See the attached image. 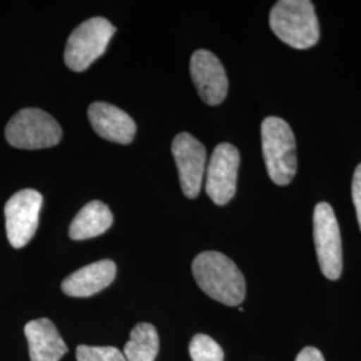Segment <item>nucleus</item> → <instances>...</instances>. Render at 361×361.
I'll return each mask as SVG.
<instances>
[{"mask_svg":"<svg viewBox=\"0 0 361 361\" xmlns=\"http://www.w3.org/2000/svg\"><path fill=\"white\" fill-rule=\"evenodd\" d=\"M192 271L198 286L221 304L237 307L245 300L244 274L225 255L202 252L194 258Z\"/></svg>","mask_w":361,"mask_h":361,"instance_id":"nucleus-1","label":"nucleus"},{"mask_svg":"<svg viewBox=\"0 0 361 361\" xmlns=\"http://www.w3.org/2000/svg\"><path fill=\"white\" fill-rule=\"evenodd\" d=\"M276 37L297 50L313 47L320 39V27L310 0H280L269 15Z\"/></svg>","mask_w":361,"mask_h":361,"instance_id":"nucleus-2","label":"nucleus"},{"mask_svg":"<svg viewBox=\"0 0 361 361\" xmlns=\"http://www.w3.org/2000/svg\"><path fill=\"white\" fill-rule=\"evenodd\" d=\"M262 153L271 180L285 186L297 171L296 140L290 126L279 116H268L261 125Z\"/></svg>","mask_w":361,"mask_h":361,"instance_id":"nucleus-3","label":"nucleus"},{"mask_svg":"<svg viewBox=\"0 0 361 361\" xmlns=\"http://www.w3.org/2000/svg\"><path fill=\"white\" fill-rule=\"evenodd\" d=\"M6 140L16 149H47L61 142L62 129L49 113L40 109H23L10 119Z\"/></svg>","mask_w":361,"mask_h":361,"instance_id":"nucleus-4","label":"nucleus"},{"mask_svg":"<svg viewBox=\"0 0 361 361\" xmlns=\"http://www.w3.org/2000/svg\"><path fill=\"white\" fill-rule=\"evenodd\" d=\"M116 28L104 18H91L71 32L65 50L66 66L82 73L104 55Z\"/></svg>","mask_w":361,"mask_h":361,"instance_id":"nucleus-5","label":"nucleus"},{"mask_svg":"<svg viewBox=\"0 0 361 361\" xmlns=\"http://www.w3.org/2000/svg\"><path fill=\"white\" fill-rule=\"evenodd\" d=\"M313 237L324 276L329 280H337L343 271L341 235L335 212L328 202H320L314 207Z\"/></svg>","mask_w":361,"mask_h":361,"instance_id":"nucleus-6","label":"nucleus"},{"mask_svg":"<svg viewBox=\"0 0 361 361\" xmlns=\"http://www.w3.org/2000/svg\"><path fill=\"white\" fill-rule=\"evenodd\" d=\"M42 205L43 197L34 189L20 190L7 201L4 207L6 231L15 249L26 246L35 235Z\"/></svg>","mask_w":361,"mask_h":361,"instance_id":"nucleus-7","label":"nucleus"},{"mask_svg":"<svg viewBox=\"0 0 361 361\" xmlns=\"http://www.w3.org/2000/svg\"><path fill=\"white\" fill-rule=\"evenodd\" d=\"M240 153L231 143H219L207 168V194L216 205H226L235 194Z\"/></svg>","mask_w":361,"mask_h":361,"instance_id":"nucleus-8","label":"nucleus"},{"mask_svg":"<svg viewBox=\"0 0 361 361\" xmlns=\"http://www.w3.org/2000/svg\"><path fill=\"white\" fill-rule=\"evenodd\" d=\"M171 153L180 173L182 192L197 198L207 171V149L189 133H180L171 145Z\"/></svg>","mask_w":361,"mask_h":361,"instance_id":"nucleus-9","label":"nucleus"},{"mask_svg":"<svg viewBox=\"0 0 361 361\" xmlns=\"http://www.w3.org/2000/svg\"><path fill=\"white\" fill-rule=\"evenodd\" d=\"M190 75L201 99L209 106L222 104L229 82L219 58L207 50H197L190 59Z\"/></svg>","mask_w":361,"mask_h":361,"instance_id":"nucleus-10","label":"nucleus"},{"mask_svg":"<svg viewBox=\"0 0 361 361\" xmlns=\"http://www.w3.org/2000/svg\"><path fill=\"white\" fill-rule=\"evenodd\" d=\"M89 119L95 133L110 142L129 145L137 131L134 119L116 107L106 102H95L89 107Z\"/></svg>","mask_w":361,"mask_h":361,"instance_id":"nucleus-11","label":"nucleus"},{"mask_svg":"<svg viewBox=\"0 0 361 361\" xmlns=\"http://www.w3.org/2000/svg\"><path fill=\"white\" fill-rule=\"evenodd\" d=\"M116 267L111 259L97 261L70 274L62 290L70 297H90L99 293L116 279Z\"/></svg>","mask_w":361,"mask_h":361,"instance_id":"nucleus-12","label":"nucleus"},{"mask_svg":"<svg viewBox=\"0 0 361 361\" xmlns=\"http://www.w3.org/2000/svg\"><path fill=\"white\" fill-rule=\"evenodd\" d=\"M25 335L31 361H59L68 352L55 324L49 319H38L26 324Z\"/></svg>","mask_w":361,"mask_h":361,"instance_id":"nucleus-13","label":"nucleus"},{"mask_svg":"<svg viewBox=\"0 0 361 361\" xmlns=\"http://www.w3.org/2000/svg\"><path fill=\"white\" fill-rule=\"evenodd\" d=\"M113 213L101 201H91L79 210L70 225V238L74 241H83L98 237L107 232L113 225Z\"/></svg>","mask_w":361,"mask_h":361,"instance_id":"nucleus-14","label":"nucleus"},{"mask_svg":"<svg viewBox=\"0 0 361 361\" xmlns=\"http://www.w3.org/2000/svg\"><path fill=\"white\" fill-rule=\"evenodd\" d=\"M159 350V337L152 324L135 325L123 348L126 361H154Z\"/></svg>","mask_w":361,"mask_h":361,"instance_id":"nucleus-15","label":"nucleus"},{"mask_svg":"<svg viewBox=\"0 0 361 361\" xmlns=\"http://www.w3.org/2000/svg\"><path fill=\"white\" fill-rule=\"evenodd\" d=\"M189 352L193 361H224V350L219 343L207 335L194 336Z\"/></svg>","mask_w":361,"mask_h":361,"instance_id":"nucleus-16","label":"nucleus"},{"mask_svg":"<svg viewBox=\"0 0 361 361\" xmlns=\"http://www.w3.org/2000/svg\"><path fill=\"white\" fill-rule=\"evenodd\" d=\"M78 361H126L123 352L116 347H91L79 345L77 348Z\"/></svg>","mask_w":361,"mask_h":361,"instance_id":"nucleus-17","label":"nucleus"},{"mask_svg":"<svg viewBox=\"0 0 361 361\" xmlns=\"http://www.w3.org/2000/svg\"><path fill=\"white\" fill-rule=\"evenodd\" d=\"M352 197H353V205L356 209L357 221L361 229V164L355 170L353 180H352Z\"/></svg>","mask_w":361,"mask_h":361,"instance_id":"nucleus-18","label":"nucleus"},{"mask_svg":"<svg viewBox=\"0 0 361 361\" xmlns=\"http://www.w3.org/2000/svg\"><path fill=\"white\" fill-rule=\"evenodd\" d=\"M296 361H325V359L319 349L307 347L298 353Z\"/></svg>","mask_w":361,"mask_h":361,"instance_id":"nucleus-19","label":"nucleus"}]
</instances>
